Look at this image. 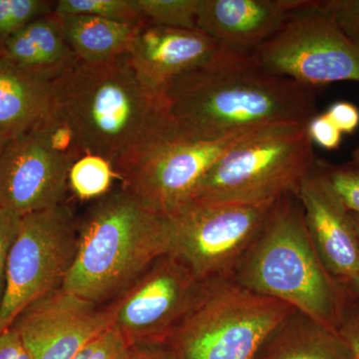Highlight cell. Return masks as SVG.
Instances as JSON below:
<instances>
[{
	"label": "cell",
	"instance_id": "16",
	"mask_svg": "<svg viewBox=\"0 0 359 359\" xmlns=\"http://www.w3.org/2000/svg\"><path fill=\"white\" fill-rule=\"evenodd\" d=\"M306 4V0H200L197 28L222 46L254 51Z\"/></svg>",
	"mask_w": 359,
	"mask_h": 359
},
{
	"label": "cell",
	"instance_id": "6",
	"mask_svg": "<svg viewBox=\"0 0 359 359\" xmlns=\"http://www.w3.org/2000/svg\"><path fill=\"white\" fill-rule=\"evenodd\" d=\"M294 311L233 280L205 283L165 344L178 359H252L273 328Z\"/></svg>",
	"mask_w": 359,
	"mask_h": 359
},
{
	"label": "cell",
	"instance_id": "26",
	"mask_svg": "<svg viewBox=\"0 0 359 359\" xmlns=\"http://www.w3.org/2000/svg\"><path fill=\"white\" fill-rule=\"evenodd\" d=\"M129 347L121 335L109 327L89 342L74 359H124Z\"/></svg>",
	"mask_w": 359,
	"mask_h": 359
},
{
	"label": "cell",
	"instance_id": "27",
	"mask_svg": "<svg viewBox=\"0 0 359 359\" xmlns=\"http://www.w3.org/2000/svg\"><path fill=\"white\" fill-rule=\"evenodd\" d=\"M320 4L342 32L359 45V0H323Z\"/></svg>",
	"mask_w": 359,
	"mask_h": 359
},
{
	"label": "cell",
	"instance_id": "14",
	"mask_svg": "<svg viewBox=\"0 0 359 359\" xmlns=\"http://www.w3.org/2000/svg\"><path fill=\"white\" fill-rule=\"evenodd\" d=\"M314 249L330 275L346 285L359 273V245L351 212L316 159L297 194Z\"/></svg>",
	"mask_w": 359,
	"mask_h": 359
},
{
	"label": "cell",
	"instance_id": "18",
	"mask_svg": "<svg viewBox=\"0 0 359 359\" xmlns=\"http://www.w3.org/2000/svg\"><path fill=\"white\" fill-rule=\"evenodd\" d=\"M252 359H354L337 330L295 311L268 335Z\"/></svg>",
	"mask_w": 359,
	"mask_h": 359
},
{
	"label": "cell",
	"instance_id": "19",
	"mask_svg": "<svg viewBox=\"0 0 359 359\" xmlns=\"http://www.w3.org/2000/svg\"><path fill=\"white\" fill-rule=\"evenodd\" d=\"M52 101V82L0 60V131L11 140L50 114Z\"/></svg>",
	"mask_w": 359,
	"mask_h": 359
},
{
	"label": "cell",
	"instance_id": "1",
	"mask_svg": "<svg viewBox=\"0 0 359 359\" xmlns=\"http://www.w3.org/2000/svg\"><path fill=\"white\" fill-rule=\"evenodd\" d=\"M177 139L212 142L273 124H309L318 115L313 87L264 68L252 51L219 45L204 65L162 94Z\"/></svg>",
	"mask_w": 359,
	"mask_h": 359
},
{
	"label": "cell",
	"instance_id": "24",
	"mask_svg": "<svg viewBox=\"0 0 359 359\" xmlns=\"http://www.w3.org/2000/svg\"><path fill=\"white\" fill-rule=\"evenodd\" d=\"M55 4L46 0H0V51L25 26L54 11Z\"/></svg>",
	"mask_w": 359,
	"mask_h": 359
},
{
	"label": "cell",
	"instance_id": "35",
	"mask_svg": "<svg viewBox=\"0 0 359 359\" xmlns=\"http://www.w3.org/2000/svg\"><path fill=\"white\" fill-rule=\"evenodd\" d=\"M349 164L353 165L354 167L359 168V145L354 149L351 153V161Z\"/></svg>",
	"mask_w": 359,
	"mask_h": 359
},
{
	"label": "cell",
	"instance_id": "7",
	"mask_svg": "<svg viewBox=\"0 0 359 359\" xmlns=\"http://www.w3.org/2000/svg\"><path fill=\"white\" fill-rule=\"evenodd\" d=\"M276 201L263 204L191 201L167 218L168 254L201 282L231 280L263 230Z\"/></svg>",
	"mask_w": 359,
	"mask_h": 359
},
{
	"label": "cell",
	"instance_id": "28",
	"mask_svg": "<svg viewBox=\"0 0 359 359\" xmlns=\"http://www.w3.org/2000/svg\"><path fill=\"white\" fill-rule=\"evenodd\" d=\"M20 219L18 215L0 209V306L6 292L9 252L18 235Z\"/></svg>",
	"mask_w": 359,
	"mask_h": 359
},
{
	"label": "cell",
	"instance_id": "29",
	"mask_svg": "<svg viewBox=\"0 0 359 359\" xmlns=\"http://www.w3.org/2000/svg\"><path fill=\"white\" fill-rule=\"evenodd\" d=\"M337 332L354 359H359V297L351 290Z\"/></svg>",
	"mask_w": 359,
	"mask_h": 359
},
{
	"label": "cell",
	"instance_id": "3",
	"mask_svg": "<svg viewBox=\"0 0 359 359\" xmlns=\"http://www.w3.org/2000/svg\"><path fill=\"white\" fill-rule=\"evenodd\" d=\"M169 249L168 219L121 188L77 219L76 254L62 287L105 306Z\"/></svg>",
	"mask_w": 359,
	"mask_h": 359
},
{
	"label": "cell",
	"instance_id": "36",
	"mask_svg": "<svg viewBox=\"0 0 359 359\" xmlns=\"http://www.w3.org/2000/svg\"><path fill=\"white\" fill-rule=\"evenodd\" d=\"M9 141H11V139H9L6 134H4L0 131V155H1L2 151H4V148L6 147Z\"/></svg>",
	"mask_w": 359,
	"mask_h": 359
},
{
	"label": "cell",
	"instance_id": "17",
	"mask_svg": "<svg viewBox=\"0 0 359 359\" xmlns=\"http://www.w3.org/2000/svg\"><path fill=\"white\" fill-rule=\"evenodd\" d=\"M0 60L48 82L78 63L55 11L40 16L11 37L0 51Z\"/></svg>",
	"mask_w": 359,
	"mask_h": 359
},
{
	"label": "cell",
	"instance_id": "11",
	"mask_svg": "<svg viewBox=\"0 0 359 359\" xmlns=\"http://www.w3.org/2000/svg\"><path fill=\"white\" fill-rule=\"evenodd\" d=\"M205 283L176 257L164 255L104 306L110 327L129 346L165 344L197 302Z\"/></svg>",
	"mask_w": 359,
	"mask_h": 359
},
{
	"label": "cell",
	"instance_id": "15",
	"mask_svg": "<svg viewBox=\"0 0 359 359\" xmlns=\"http://www.w3.org/2000/svg\"><path fill=\"white\" fill-rule=\"evenodd\" d=\"M219 48L216 40L198 28L166 27L143 21L137 28L129 57L142 84L162 97L173 80L204 65Z\"/></svg>",
	"mask_w": 359,
	"mask_h": 359
},
{
	"label": "cell",
	"instance_id": "12",
	"mask_svg": "<svg viewBox=\"0 0 359 359\" xmlns=\"http://www.w3.org/2000/svg\"><path fill=\"white\" fill-rule=\"evenodd\" d=\"M74 158L56 150L39 124L0 155V209L20 218L65 202Z\"/></svg>",
	"mask_w": 359,
	"mask_h": 359
},
{
	"label": "cell",
	"instance_id": "5",
	"mask_svg": "<svg viewBox=\"0 0 359 359\" xmlns=\"http://www.w3.org/2000/svg\"><path fill=\"white\" fill-rule=\"evenodd\" d=\"M316 161L308 124L261 127L245 134L214 163L191 201L263 204L285 194L297 195Z\"/></svg>",
	"mask_w": 359,
	"mask_h": 359
},
{
	"label": "cell",
	"instance_id": "2",
	"mask_svg": "<svg viewBox=\"0 0 359 359\" xmlns=\"http://www.w3.org/2000/svg\"><path fill=\"white\" fill-rule=\"evenodd\" d=\"M52 112L67 125L85 154L112 166L139 149L176 138L164 99L146 88L128 55L79 62L52 82Z\"/></svg>",
	"mask_w": 359,
	"mask_h": 359
},
{
	"label": "cell",
	"instance_id": "13",
	"mask_svg": "<svg viewBox=\"0 0 359 359\" xmlns=\"http://www.w3.org/2000/svg\"><path fill=\"white\" fill-rule=\"evenodd\" d=\"M32 359H74L110 327L105 306L61 287L33 302L13 325Z\"/></svg>",
	"mask_w": 359,
	"mask_h": 359
},
{
	"label": "cell",
	"instance_id": "37",
	"mask_svg": "<svg viewBox=\"0 0 359 359\" xmlns=\"http://www.w3.org/2000/svg\"><path fill=\"white\" fill-rule=\"evenodd\" d=\"M351 216H353L354 228H355L356 237H358V245H359V214H358V212H351Z\"/></svg>",
	"mask_w": 359,
	"mask_h": 359
},
{
	"label": "cell",
	"instance_id": "23",
	"mask_svg": "<svg viewBox=\"0 0 359 359\" xmlns=\"http://www.w3.org/2000/svg\"><path fill=\"white\" fill-rule=\"evenodd\" d=\"M54 11L61 16H95L131 25L143 22L136 0H59Z\"/></svg>",
	"mask_w": 359,
	"mask_h": 359
},
{
	"label": "cell",
	"instance_id": "25",
	"mask_svg": "<svg viewBox=\"0 0 359 359\" xmlns=\"http://www.w3.org/2000/svg\"><path fill=\"white\" fill-rule=\"evenodd\" d=\"M323 168L334 190L347 209L359 214V168L353 165H334L323 161Z\"/></svg>",
	"mask_w": 359,
	"mask_h": 359
},
{
	"label": "cell",
	"instance_id": "22",
	"mask_svg": "<svg viewBox=\"0 0 359 359\" xmlns=\"http://www.w3.org/2000/svg\"><path fill=\"white\" fill-rule=\"evenodd\" d=\"M142 21L166 27L197 28L200 0H136Z\"/></svg>",
	"mask_w": 359,
	"mask_h": 359
},
{
	"label": "cell",
	"instance_id": "9",
	"mask_svg": "<svg viewBox=\"0 0 359 359\" xmlns=\"http://www.w3.org/2000/svg\"><path fill=\"white\" fill-rule=\"evenodd\" d=\"M255 56L271 72L309 87L359 82V45L348 39L320 1L290 14Z\"/></svg>",
	"mask_w": 359,
	"mask_h": 359
},
{
	"label": "cell",
	"instance_id": "33",
	"mask_svg": "<svg viewBox=\"0 0 359 359\" xmlns=\"http://www.w3.org/2000/svg\"><path fill=\"white\" fill-rule=\"evenodd\" d=\"M124 359H178L167 344H136L129 347Z\"/></svg>",
	"mask_w": 359,
	"mask_h": 359
},
{
	"label": "cell",
	"instance_id": "34",
	"mask_svg": "<svg viewBox=\"0 0 359 359\" xmlns=\"http://www.w3.org/2000/svg\"><path fill=\"white\" fill-rule=\"evenodd\" d=\"M346 285L347 289L351 290L354 295L359 297V273L358 276H354L353 278H351Z\"/></svg>",
	"mask_w": 359,
	"mask_h": 359
},
{
	"label": "cell",
	"instance_id": "10",
	"mask_svg": "<svg viewBox=\"0 0 359 359\" xmlns=\"http://www.w3.org/2000/svg\"><path fill=\"white\" fill-rule=\"evenodd\" d=\"M249 132L212 142L177 138L153 142L113 168L123 189L151 211L168 218L190 202L208 170Z\"/></svg>",
	"mask_w": 359,
	"mask_h": 359
},
{
	"label": "cell",
	"instance_id": "30",
	"mask_svg": "<svg viewBox=\"0 0 359 359\" xmlns=\"http://www.w3.org/2000/svg\"><path fill=\"white\" fill-rule=\"evenodd\" d=\"M308 132L313 143L325 150L339 149L344 135L325 113L314 116L308 124Z\"/></svg>",
	"mask_w": 359,
	"mask_h": 359
},
{
	"label": "cell",
	"instance_id": "8",
	"mask_svg": "<svg viewBox=\"0 0 359 359\" xmlns=\"http://www.w3.org/2000/svg\"><path fill=\"white\" fill-rule=\"evenodd\" d=\"M77 219L66 202L21 218L7 261L0 334L33 302L63 287L76 254Z\"/></svg>",
	"mask_w": 359,
	"mask_h": 359
},
{
	"label": "cell",
	"instance_id": "31",
	"mask_svg": "<svg viewBox=\"0 0 359 359\" xmlns=\"http://www.w3.org/2000/svg\"><path fill=\"white\" fill-rule=\"evenodd\" d=\"M325 114L342 134H353L359 127V109L353 103L335 102Z\"/></svg>",
	"mask_w": 359,
	"mask_h": 359
},
{
	"label": "cell",
	"instance_id": "4",
	"mask_svg": "<svg viewBox=\"0 0 359 359\" xmlns=\"http://www.w3.org/2000/svg\"><path fill=\"white\" fill-rule=\"evenodd\" d=\"M231 280L256 294L289 304L337 330L348 297L330 275L309 238L295 194L278 198L256 242Z\"/></svg>",
	"mask_w": 359,
	"mask_h": 359
},
{
	"label": "cell",
	"instance_id": "32",
	"mask_svg": "<svg viewBox=\"0 0 359 359\" xmlns=\"http://www.w3.org/2000/svg\"><path fill=\"white\" fill-rule=\"evenodd\" d=\"M0 359H32L20 332L13 327L0 334Z\"/></svg>",
	"mask_w": 359,
	"mask_h": 359
},
{
	"label": "cell",
	"instance_id": "20",
	"mask_svg": "<svg viewBox=\"0 0 359 359\" xmlns=\"http://www.w3.org/2000/svg\"><path fill=\"white\" fill-rule=\"evenodd\" d=\"M60 16L66 41L78 61L100 63L128 55L140 25L87 15Z\"/></svg>",
	"mask_w": 359,
	"mask_h": 359
},
{
	"label": "cell",
	"instance_id": "21",
	"mask_svg": "<svg viewBox=\"0 0 359 359\" xmlns=\"http://www.w3.org/2000/svg\"><path fill=\"white\" fill-rule=\"evenodd\" d=\"M117 175L112 164L99 156L85 154L71 167L68 187L81 201H96L111 192Z\"/></svg>",
	"mask_w": 359,
	"mask_h": 359
}]
</instances>
